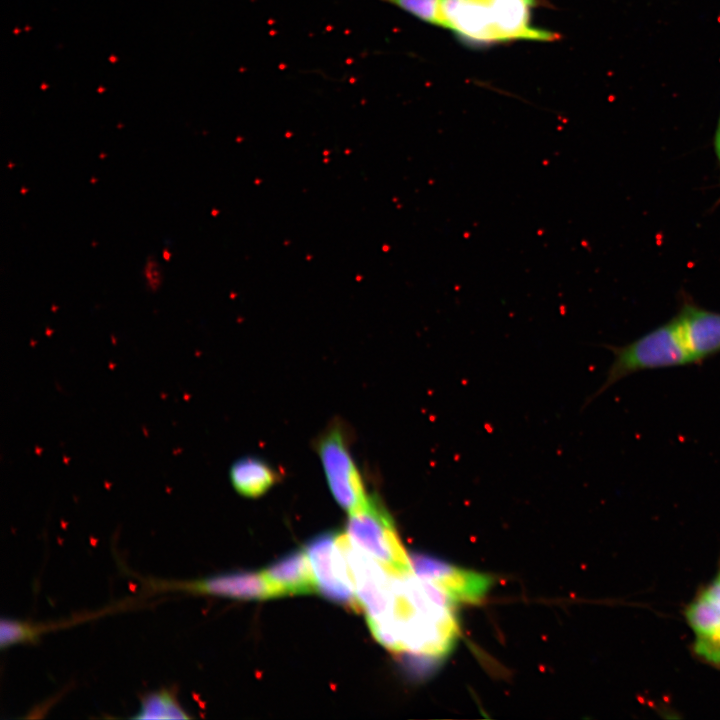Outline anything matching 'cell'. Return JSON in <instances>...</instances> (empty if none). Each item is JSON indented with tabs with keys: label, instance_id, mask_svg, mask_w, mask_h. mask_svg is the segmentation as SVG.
<instances>
[{
	"label": "cell",
	"instance_id": "3957f363",
	"mask_svg": "<svg viewBox=\"0 0 720 720\" xmlns=\"http://www.w3.org/2000/svg\"><path fill=\"white\" fill-rule=\"evenodd\" d=\"M346 530L349 539L390 575L414 574L394 521L377 496H369L363 506L349 513Z\"/></svg>",
	"mask_w": 720,
	"mask_h": 720
},
{
	"label": "cell",
	"instance_id": "277c9868",
	"mask_svg": "<svg viewBox=\"0 0 720 720\" xmlns=\"http://www.w3.org/2000/svg\"><path fill=\"white\" fill-rule=\"evenodd\" d=\"M347 440L343 425L335 423L320 436L316 449L333 497L350 513L363 506L369 496Z\"/></svg>",
	"mask_w": 720,
	"mask_h": 720
},
{
	"label": "cell",
	"instance_id": "5bb4252c",
	"mask_svg": "<svg viewBox=\"0 0 720 720\" xmlns=\"http://www.w3.org/2000/svg\"><path fill=\"white\" fill-rule=\"evenodd\" d=\"M703 592L720 608V569L712 582L703 589Z\"/></svg>",
	"mask_w": 720,
	"mask_h": 720
},
{
	"label": "cell",
	"instance_id": "7a4b0ae2",
	"mask_svg": "<svg viewBox=\"0 0 720 720\" xmlns=\"http://www.w3.org/2000/svg\"><path fill=\"white\" fill-rule=\"evenodd\" d=\"M610 348L614 360L605 382L595 396L637 371L695 363L677 316L631 343Z\"/></svg>",
	"mask_w": 720,
	"mask_h": 720
},
{
	"label": "cell",
	"instance_id": "5b68a950",
	"mask_svg": "<svg viewBox=\"0 0 720 720\" xmlns=\"http://www.w3.org/2000/svg\"><path fill=\"white\" fill-rule=\"evenodd\" d=\"M337 535L338 533L334 532L320 534L308 543L306 552L320 593L327 599L359 613L362 607Z\"/></svg>",
	"mask_w": 720,
	"mask_h": 720
},
{
	"label": "cell",
	"instance_id": "6da1fadb",
	"mask_svg": "<svg viewBox=\"0 0 720 720\" xmlns=\"http://www.w3.org/2000/svg\"><path fill=\"white\" fill-rule=\"evenodd\" d=\"M536 5L537 0H440L439 26L477 44L553 41L557 34L531 25V10Z\"/></svg>",
	"mask_w": 720,
	"mask_h": 720
},
{
	"label": "cell",
	"instance_id": "ba28073f",
	"mask_svg": "<svg viewBox=\"0 0 720 720\" xmlns=\"http://www.w3.org/2000/svg\"><path fill=\"white\" fill-rule=\"evenodd\" d=\"M676 316L695 362L720 352L719 312L684 302Z\"/></svg>",
	"mask_w": 720,
	"mask_h": 720
},
{
	"label": "cell",
	"instance_id": "30bf717a",
	"mask_svg": "<svg viewBox=\"0 0 720 720\" xmlns=\"http://www.w3.org/2000/svg\"><path fill=\"white\" fill-rule=\"evenodd\" d=\"M233 488L242 496L259 497L278 480V473L264 460L243 457L235 461L229 471Z\"/></svg>",
	"mask_w": 720,
	"mask_h": 720
},
{
	"label": "cell",
	"instance_id": "9c48e42d",
	"mask_svg": "<svg viewBox=\"0 0 720 720\" xmlns=\"http://www.w3.org/2000/svg\"><path fill=\"white\" fill-rule=\"evenodd\" d=\"M277 597L288 594H309L318 590L309 556L294 551L262 571Z\"/></svg>",
	"mask_w": 720,
	"mask_h": 720
},
{
	"label": "cell",
	"instance_id": "7c38bea8",
	"mask_svg": "<svg viewBox=\"0 0 720 720\" xmlns=\"http://www.w3.org/2000/svg\"><path fill=\"white\" fill-rule=\"evenodd\" d=\"M50 628L51 626L46 624L2 617L0 621V647L3 650L18 644H34Z\"/></svg>",
	"mask_w": 720,
	"mask_h": 720
},
{
	"label": "cell",
	"instance_id": "8992f818",
	"mask_svg": "<svg viewBox=\"0 0 720 720\" xmlns=\"http://www.w3.org/2000/svg\"><path fill=\"white\" fill-rule=\"evenodd\" d=\"M409 557L416 576L436 586L453 602L479 603L494 583L487 574L460 568L432 556L412 553Z\"/></svg>",
	"mask_w": 720,
	"mask_h": 720
},
{
	"label": "cell",
	"instance_id": "52a82bcc",
	"mask_svg": "<svg viewBox=\"0 0 720 720\" xmlns=\"http://www.w3.org/2000/svg\"><path fill=\"white\" fill-rule=\"evenodd\" d=\"M147 586L156 592H183L234 599L277 597L263 573L231 572L193 580H150Z\"/></svg>",
	"mask_w": 720,
	"mask_h": 720
},
{
	"label": "cell",
	"instance_id": "8fae6325",
	"mask_svg": "<svg viewBox=\"0 0 720 720\" xmlns=\"http://www.w3.org/2000/svg\"><path fill=\"white\" fill-rule=\"evenodd\" d=\"M135 719H189L190 715L180 705L175 689L161 688L141 696Z\"/></svg>",
	"mask_w": 720,
	"mask_h": 720
},
{
	"label": "cell",
	"instance_id": "4fadbf2b",
	"mask_svg": "<svg viewBox=\"0 0 720 720\" xmlns=\"http://www.w3.org/2000/svg\"><path fill=\"white\" fill-rule=\"evenodd\" d=\"M391 4L416 18L439 26L440 0H379Z\"/></svg>",
	"mask_w": 720,
	"mask_h": 720
},
{
	"label": "cell",
	"instance_id": "9a60e30c",
	"mask_svg": "<svg viewBox=\"0 0 720 720\" xmlns=\"http://www.w3.org/2000/svg\"><path fill=\"white\" fill-rule=\"evenodd\" d=\"M713 147L720 170V116L714 134Z\"/></svg>",
	"mask_w": 720,
	"mask_h": 720
}]
</instances>
